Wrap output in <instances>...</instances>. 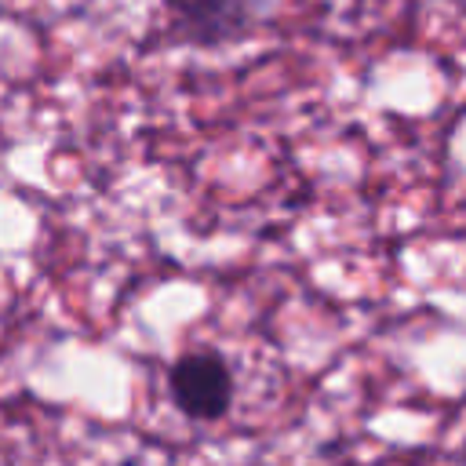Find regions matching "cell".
Wrapping results in <instances>:
<instances>
[{"instance_id":"2","label":"cell","mask_w":466,"mask_h":466,"mask_svg":"<svg viewBox=\"0 0 466 466\" xmlns=\"http://www.w3.org/2000/svg\"><path fill=\"white\" fill-rule=\"evenodd\" d=\"M164 7L175 33L189 44H226L255 18L251 0H164Z\"/></svg>"},{"instance_id":"1","label":"cell","mask_w":466,"mask_h":466,"mask_svg":"<svg viewBox=\"0 0 466 466\" xmlns=\"http://www.w3.org/2000/svg\"><path fill=\"white\" fill-rule=\"evenodd\" d=\"M167 386H171L178 411L189 419H200V422L222 419L233 400V375H229L226 360L211 350L186 353L182 360H175Z\"/></svg>"}]
</instances>
